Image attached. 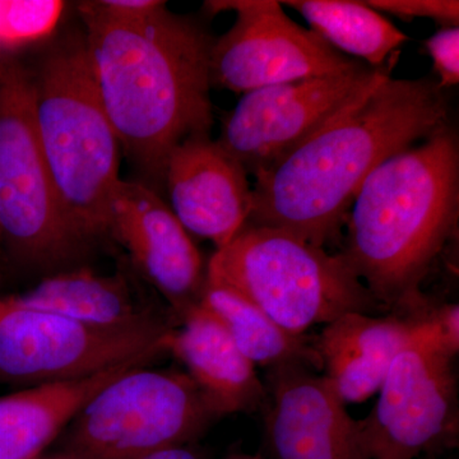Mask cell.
Listing matches in <instances>:
<instances>
[{
  "label": "cell",
  "instance_id": "14",
  "mask_svg": "<svg viewBox=\"0 0 459 459\" xmlns=\"http://www.w3.org/2000/svg\"><path fill=\"white\" fill-rule=\"evenodd\" d=\"M249 175L211 134L195 135L172 150L164 189L177 219L190 234L228 246L252 213Z\"/></svg>",
  "mask_w": 459,
  "mask_h": 459
},
{
  "label": "cell",
  "instance_id": "9",
  "mask_svg": "<svg viewBox=\"0 0 459 459\" xmlns=\"http://www.w3.org/2000/svg\"><path fill=\"white\" fill-rule=\"evenodd\" d=\"M455 358L427 309L392 362L376 406L367 418L358 420L365 458L418 459L457 443Z\"/></svg>",
  "mask_w": 459,
  "mask_h": 459
},
{
  "label": "cell",
  "instance_id": "24",
  "mask_svg": "<svg viewBox=\"0 0 459 459\" xmlns=\"http://www.w3.org/2000/svg\"><path fill=\"white\" fill-rule=\"evenodd\" d=\"M428 316L433 320L442 338L444 346L452 355L459 351V305L443 304L428 307Z\"/></svg>",
  "mask_w": 459,
  "mask_h": 459
},
{
  "label": "cell",
  "instance_id": "26",
  "mask_svg": "<svg viewBox=\"0 0 459 459\" xmlns=\"http://www.w3.org/2000/svg\"><path fill=\"white\" fill-rule=\"evenodd\" d=\"M9 309V303L8 299H0V318H2L3 316H4L5 313L8 312Z\"/></svg>",
  "mask_w": 459,
  "mask_h": 459
},
{
  "label": "cell",
  "instance_id": "19",
  "mask_svg": "<svg viewBox=\"0 0 459 459\" xmlns=\"http://www.w3.org/2000/svg\"><path fill=\"white\" fill-rule=\"evenodd\" d=\"M199 305L221 323L238 349L255 367L261 365L272 369L299 364L323 370L314 346L316 337L289 333L232 287L205 279Z\"/></svg>",
  "mask_w": 459,
  "mask_h": 459
},
{
  "label": "cell",
  "instance_id": "10",
  "mask_svg": "<svg viewBox=\"0 0 459 459\" xmlns=\"http://www.w3.org/2000/svg\"><path fill=\"white\" fill-rule=\"evenodd\" d=\"M397 57L382 68L364 65L349 74L305 78L244 93L223 119L216 141L255 178L385 82Z\"/></svg>",
  "mask_w": 459,
  "mask_h": 459
},
{
  "label": "cell",
  "instance_id": "7",
  "mask_svg": "<svg viewBox=\"0 0 459 459\" xmlns=\"http://www.w3.org/2000/svg\"><path fill=\"white\" fill-rule=\"evenodd\" d=\"M0 238L27 264L65 268L86 243L60 207L33 117L32 74L0 59Z\"/></svg>",
  "mask_w": 459,
  "mask_h": 459
},
{
  "label": "cell",
  "instance_id": "27",
  "mask_svg": "<svg viewBox=\"0 0 459 459\" xmlns=\"http://www.w3.org/2000/svg\"><path fill=\"white\" fill-rule=\"evenodd\" d=\"M228 459H263V458L258 457V455H232V457H230Z\"/></svg>",
  "mask_w": 459,
  "mask_h": 459
},
{
  "label": "cell",
  "instance_id": "3",
  "mask_svg": "<svg viewBox=\"0 0 459 459\" xmlns=\"http://www.w3.org/2000/svg\"><path fill=\"white\" fill-rule=\"evenodd\" d=\"M459 142L449 124L368 175L338 255L385 309L416 314L434 262L457 230Z\"/></svg>",
  "mask_w": 459,
  "mask_h": 459
},
{
  "label": "cell",
  "instance_id": "11",
  "mask_svg": "<svg viewBox=\"0 0 459 459\" xmlns=\"http://www.w3.org/2000/svg\"><path fill=\"white\" fill-rule=\"evenodd\" d=\"M211 13L234 11L237 20L211 50V84L235 93L349 74L367 65L344 56L312 30L294 22L277 0L207 2Z\"/></svg>",
  "mask_w": 459,
  "mask_h": 459
},
{
  "label": "cell",
  "instance_id": "13",
  "mask_svg": "<svg viewBox=\"0 0 459 459\" xmlns=\"http://www.w3.org/2000/svg\"><path fill=\"white\" fill-rule=\"evenodd\" d=\"M265 442L273 459H367L358 420L325 374L289 364L268 369Z\"/></svg>",
  "mask_w": 459,
  "mask_h": 459
},
{
  "label": "cell",
  "instance_id": "6",
  "mask_svg": "<svg viewBox=\"0 0 459 459\" xmlns=\"http://www.w3.org/2000/svg\"><path fill=\"white\" fill-rule=\"evenodd\" d=\"M219 419L188 374L135 368L93 395L38 459H132L195 443Z\"/></svg>",
  "mask_w": 459,
  "mask_h": 459
},
{
  "label": "cell",
  "instance_id": "23",
  "mask_svg": "<svg viewBox=\"0 0 459 459\" xmlns=\"http://www.w3.org/2000/svg\"><path fill=\"white\" fill-rule=\"evenodd\" d=\"M425 48L437 75L440 89L457 86L459 83V27H442L425 41Z\"/></svg>",
  "mask_w": 459,
  "mask_h": 459
},
{
  "label": "cell",
  "instance_id": "20",
  "mask_svg": "<svg viewBox=\"0 0 459 459\" xmlns=\"http://www.w3.org/2000/svg\"><path fill=\"white\" fill-rule=\"evenodd\" d=\"M281 4L300 13L312 31L332 48L373 68L385 66L410 40L406 33L365 2L289 0Z\"/></svg>",
  "mask_w": 459,
  "mask_h": 459
},
{
  "label": "cell",
  "instance_id": "22",
  "mask_svg": "<svg viewBox=\"0 0 459 459\" xmlns=\"http://www.w3.org/2000/svg\"><path fill=\"white\" fill-rule=\"evenodd\" d=\"M379 13H388L401 20L429 18L443 27L458 26V0H369L365 2Z\"/></svg>",
  "mask_w": 459,
  "mask_h": 459
},
{
  "label": "cell",
  "instance_id": "25",
  "mask_svg": "<svg viewBox=\"0 0 459 459\" xmlns=\"http://www.w3.org/2000/svg\"><path fill=\"white\" fill-rule=\"evenodd\" d=\"M132 459H205L195 443L166 446Z\"/></svg>",
  "mask_w": 459,
  "mask_h": 459
},
{
  "label": "cell",
  "instance_id": "15",
  "mask_svg": "<svg viewBox=\"0 0 459 459\" xmlns=\"http://www.w3.org/2000/svg\"><path fill=\"white\" fill-rule=\"evenodd\" d=\"M427 309L388 316L347 313L325 325L314 346L325 376L344 403H360L379 391L395 356L415 333Z\"/></svg>",
  "mask_w": 459,
  "mask_h": 459
},
{
  "label": "cell",
  "instance_id": "12",
  "mask_svg": "<svg viewBox=\"0 0 459 459\" xmlns=\"http://www.w3.org/2000/svg\"><path fill=\"white\" fill-rule=\"evenodd\" d=\"M108 235L164 296L178 322L198 307L207 265L160 193L140 180H120L111 198Z\"/></svg>",
  "mask_w": 459,
  "mask_h": 459
},
{
  "label": "cell",
  "instance_id": "2",
  "mask_svg": "<svg viewBox=\"0 0 459 459\" xmlns=\"http://www.w3.org/2000/svg\"><path fill=\"white\" fill-rule=\"evenodd\" d=\"M433 78H386L359 104L255 178L247 225L325 247L342 238L356 193L377 166L448 124Z\"/></svg>",
  "mask_w": 459,
  "mask_h": 459
},
{
  "label": "cell",
  "instance_id": "8",
  "mask_svg": "<svg viewBox=\"0 0 459 459\" xmlns=\"http://www.w3.org/2000/svg\"><path fill=\"white\" fill-rule=\"evenodd\" d=\"M0 318V383L35 386L72 382L126 362L168 355L172 314L156 313L129 325H89L59 314L16 307Z\"/></svg>",
  "mask_w": 459,
  "mask_h": 459
},
{
  "label": "cell",
  "instance_id": "5",
  "mask_svg": "<svg viewBox=\"0 0 459 459\" xmlns=\"http://www.w3.org/2000/svg\"><path fill=\"white\" fill-rule=\"evenodd\" d=\"M207 279L237 290L294 336L347 313L386 310L338 253L279 229L244 226L211 256Z\"/></svg>",
  "mask_w": 459,
  "mask_h": 459
},
{
  "label": "cell",
  "instance_id": "17",
  "mask_svg": "<svg viewBox=\"0 0 459 459\" xmlns=\"http://www.w3.org/2000/svg\"><path fill=\"white\" fill-rule=\"evenodd\" d=\"M151 362L142 359L84 379L27 386L0 397V459H38L93 395Z\"/></svg>",
  "mask_w": 459,
  "mask_h": 459
},
{
  "label": "cell",
  "instance_id": "18",
  "mask_svg": "<svg viewBox=\"0 0 459 459\" xmlns=\"http://www.w3.org/2000/svg\"><path fill=\"white\" fill-rule=\"evenodd\" d=\"M11 300L16 307L105 327L129 325L157 313L137 303L122 274L101 276L84 267L50 274L31 291L11 296Z\"/></svg>",
  "mask_w": 459,
  "mask_h": 459
},
{
  "label": "cell",
  "instance_id": "16",
  "mask_svg": "<svg viewBox=\"0 0 459 459\" xmlns=\"http://www.w3.org/2000/svg\"><path fill=\"white\" fill-rule=\"evenodd\" d=\"M168 352L186 367L214 412H253L264 403L265 386L255 364L238 349L228 331L201 305L172 331Z\"/></svg>",
  "mask_w": 459,
  "mask_h": 459
},
{
  "label": "cell",
  "instance_id": "21",
  "mask_svg": "<svg viewBox=\"0 0 459 459\" xmlns=\"http://www.w3.org/2000/svg\"><path fill=\"white\" fill-rule=\"evenodd\" d=\"M65 9L60 0H0V50L49 38Z\"/></svg>",
  "mask_w": 459,
  "mask_h": 459
},
{
  "label": "cell",
  "instance_id": "4",
  "mask_svg": "<svg viewBox=\"0 0 459 459\" xmlns=\"http://www.w3.org/2000/svg\"><path fill=\"white\" fill-rule=\"evenodd\" d=\"M32 91L36 132L66 222L86 244L107 237L123 150L102 107L84 38L41 60Z\"/></svg>",
  "mask_w": 459,
  "mask_h": 459
},
{
  "label": "cell",
  "instance_id": "1",
  "mask_svg": "<svg viewBox=\"0 0 459 459\" xmlns=\"http://www.w3.org/2000/svg\"><path fill=\"white\" fill-rule=\"evenodd\" d=\"M80 13L102 107L143 184L161 195L172 150L211 134L214 39L159 0L86 2Z\"/></svg>",
  "mask_w": 459,
  "mask_h": 459
}]
</instances>
